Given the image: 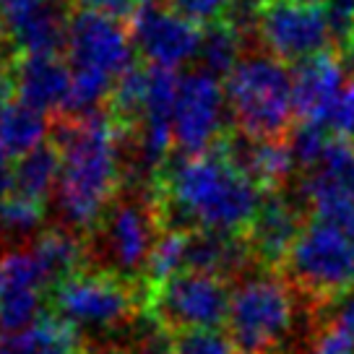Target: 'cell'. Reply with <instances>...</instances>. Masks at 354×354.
I'll list each match as a JSON object with an SVG mask.
<instances>
[{
	"instance_id": "f1b7e54d",
	"label": "cell",
	"mask_w": 354,
	"mask_h": 354,
	"mask_svg": "<svg viewBox=\"0 0 354 354\" xmlns=\"http://www.w3.org/2000/svg\"><path fill=\"white\" fill-rule=\"evenodd\" d=\"M165 3L177 16L188 19L196 26H211L216 21H224V13L230 6V0H165Z\"/></svg>"
},
{
	"instance_id": "30bf717a",
	"label": "cell",
	"mask_w": 354,
	"mask_h": 354,
	"mask_svg": "<svg viewBox=\"0 0 354 354\" xmlns=\"http://www.w3.org/2000/svg\"><path fill=\"white\" fill-rule=\"evenodd\" d=\"M219 78L203 68L180 76L175 100V149L180 156L211 151L230 133V104Z\"/></svg>"
},
{
	"instance_id": "5b68a950",
	"label": "cell",
	"mask_w": 354,
	"mask_h": 354,
	"mask_svg": "<svg viewBox=\"0 0 354 354\" xmlns=\"http://www.w3.org/2000/svg\"><path fill=\"white\" fill-rule=\"evenodd\" d=\"M277 271L313 315H323L336 308L354 284V240L331 224L313 219Z\"/></svg>"
},
{
	"instance_id": "44dd1931",
	"label": "cell",
	"mask_w": 354,
	"mask_h": 354,
	"mask_svg": "<svg viewBox=\"0 0 354 354\" xmlns=\"http://www.w3.org/2000/svg\"><path fill=\"white\" fill-rule=\"evenodd\" d=\"M245 39L227 21H216L203 29L198 50V68L216 78H227L243 60Z\"/></svg>"
},
{
	"instance_id": "ba28073f",
	"label": "cell",
	"mask_w": 354,
	"mask_h": 354,
	"mask_svg": "<svg viewBox=\"0 0 354 354\" xmlns=\"http://www.w3.org/2000/svg\"><path fill=\"white\" fill-rule=\"evenodd\" d=\"M297 292L274 268H261L232 289L227 331L240 354H277L297 321Z\"/></svg>"
},
{
	"instance_id": "603a6c76",
	"label": "cell",
	"mask_w": 354,
	"mask_h": 354,
	"mask_svg": "<svg viewBox=\"0 0 354 354\" xmlns=\"http://www.w3.org/2000/svg\"><path fill=\"white\" fill-rule=\"evenodd\" d=\"M44 221V203L42 201L26 198L16 193L0 206V240L3 243H19L32 237L42 230Z\"/></svg>"
},
{
	"instance_id": "5bb4252c",
	"label": "cell",
	"mask_w": 354,
	"mask_h": 354,
	"mask_svg": "<svg viewBox=\"0 0 354 354\" xmlns=\"http://www.w3.org/2000/svg\"><path fill=\"white\" fill-rule=\"evenodd\" d=\"M221 146L232 159V165L261 193L287 190L297 175V165L292 159L287 138H253L240 131H230Z\"/></svg>"
},
{
	"instance_id": "277c9868",
	"label": "cell",
	"mask_w": 354,
	"mask_h": 354,
	"mask_svg": "<svg viewBox=\"0 0 354 354\" xmlns=\"http://www.w3.org/2000/svg\"><path fill=\"white\" fill-rule=\"evenodd\" d=\"M167 232L154 190L122 188L84 234L86 268L110 271L128 281H144L146 263Z\"/></svg>"
},
{
	"instance_id": "f546056e",
	"label": "cell",
	"mask_w": 354,
	"mask_h": 354,
	"mask_svg": "<svg viewBox=\"0 0 354 354\" xmlns=\"http://www.w3.org/2000/svg\"><path fill=\"white\" fill-rule=\"evenodd\" d=\"M141 3L144 0H76V6H84V8H91V11L110 13V16L122 19V21H128Z\"/></svg>"
},
{
	"instance_id": "1f68e13d",
	"label": "cell",
	"mask_w": 354,
	"mask_h": 354,
	"mask_svg": "<svg viewBox=\"0 0 354 354\" xmlns=\"http://www.w3.org/2000/svg\"><path fill=\"white\" fill-rule=\"evenodd\" d=\"M11 196H16V165H11V159L0 156V206Z\"/></svg>"
},
{
	"instance_id": "8fae6325",
	"label": "cell",
	"mask_w": 354,
	"mask_h": 354,
	"mask_svg": "<svg viewBox=\"0 0 354 354\" xmlns=\"http://www.w3.org/2000/svg\"><path fill=\"white\" fill-rule=\"evenodd\" d=\"M258 47L281 63H305L310 57L331 53V32L318 6L295 0H268L258 21Z\"/></svg>"
},
{
	"instance_id": "d590c367",
	"label": "cell",
	"mask_w": 354,
	"mask_h": 354,
	"mask_svg": "<svg viewBox=\"0 0 354 354\" xmlns=\"http://www.w3.org/2000/svg\"><path fill=\"white\" fill-rule=\"evenodd\" d=\"M84 344H76V346H57V349H50V352H44V354H86L84 352Z\"/></svg>"
},
{
	"instance_id": "8992f818",
	"label": "cell",
	"mask_w": 354,
	"mask_h": 354,
	"mask_svg": "<svg viewBox=\"0 0 354 354\" xmlns=\"http://www.w3.org/2000/svg\"><path fill=\"white\" fill-rule=\"evenodd\" d=\"M232 122L253 138H287L295 115L292 71L287 63L253 47L224 84Z\"/></svg>"
},
{
	"instance_id": "4dcf8cb0",
	"label": "cell",
	"mask_w": 354,
	"mask_h": 354,
	"mask_svg": "<svg viewBox=\"0 0 354 354\" xmlns=\"http://www.w3.org/2000/svg\"><path fill=\"white\" fill-rule=\"evenodd\" d=\"M13 55H3L0 53V107L8 104L11 94H16L13 88Z\"/></svg>"
},
{
	"instance_id": "7a4b0ae2",
	"label": "cell",
	"mask_w": 354,
	"mask_h": 354,
	"mask_svg": "<svg viewBox=\"0 0 354 354\" xmlns=\"http://www.w3.org/2000/svg\"><path fill=\"white\" fill-rule=\"evenodd\" d=\"M221 141L206 154L169 159L159 172L154 196L167 230L245 234L250 227L263 193L232 165Z\"/></svg>"
},
{
	"instance_id": "9a60e30c",
	"label": "cell",
	"mask_w": 354,
	"mask_h": 354,
	"mask_svg": "<svg viewBox=\"0 0 354 354\" xmlns=\"http://www.w3.org/2000/svg\"><path fill=\"white\" fill-rule=\"evenodd\" d=\"M71 8L73 3L66 0H39L19 11L0 13V19L19 55H63Z\"/></svg>"
},
{
	"instance_id": "e575fe53",
	"label": "cell",
	"mask_w": 354,
	"mask_h": 354,
	"mask_svg": "<svg viewBox=\"0 0 354 354\" xmlns=\"http://www.w3.org/2000/svg\"><path fill=\"white\" fill-rule=\"evenodd\" d=\"M39 0H0V13H11L19 11V8H26V6H34Z\"/></svg>"
},
{
	"instance_id": "52a82bcc",
	"label": "cell",
	"mask_w": 354,
	"mask_h": 354,
	"mask_svg": "<svg viewBox=\"0 0 354 354\" xmlns=\"http://www.w3.org/2000/svg\"><path fill=\"white\" fill-rule=\"evenodd\" d=\"M151 289L144 281H128V279L100 271V268H84L66 279L63 284L47 292V302L57 318L71 323L78 333H112L131 326L146 310Z\"/></svg>"
},
{
	"instance_id": "9c48e42d",
	"label": "cell",
	"mask_w": 354,
	"mask_h": 354,
	"mask_svg": "<svg viewBox=\"0 0 354 354\" xmlns=\"http://www.w3.org/2000/svg\"><path fill=\"white\" fill-rule=\"evenodd\" d=\"M232 284L203 271H180L151 289L146 310L172 333L219 328L227 323Z\"/></svg>"
},
{
	"instance_id": "4fadbf2b",
	"label": "cell",
	"mask_w": 354,
	"mask_h": 354,
	"mask_svg": "<svg viewBox=\"0 0 354 354\" xmlns=\"http://www.w3.org/2000/svg\"><path fill=\"white\" fill-rule=\"evenodd\" d=\"M308 209L302 201L289 198L287 190H277V193H263L261 206L255 211L250 227L245 230L248 245L258 263L263 268H274L277 271L281 261L287 258L289 248L295 245L299 232L308 224Z\"/></svg>"
},
{
	"instance_id": "484cf974",
	"label": "cell",
	"mask_w": 354,
	"mask_h": 354,
	"mask_svg": "<svg viewBox=\"0 0 354 354\" xmlns=\"http://www.w3.org/2000/svg\"><path fill=\"white\" fill-rule=\"evenodd\" d=\"M169 354H240L230 333L219 328H198V331H180L172 339Z\"/></svg>"
},
{
	"instance_id": "f35d334b",
	"label": "cell",
	"mask_w": 354,
	"mask_h": 354,
	"mask_svg": "<svg viewBox=\"0 0 354 354\" xmlns=\"http://www.w3.org/2000/svg\"><path fill=\"white\" fill-rule=\"evenodd\" d=\"M0 287H3V279H0Z\"/></svg>"
},
{
	"instance_id": "83f0119b",
	"label": "cell",
	"mask_w": 354,
	"mask_h": 354,
	"mask_svg": "<svg viewBox=\"0 0 354 354\" xmlns=\"http://www.w3.org/2000/svg\"><path fill=\"white\" fill-rule=\"evenodd\" d=\"M323 16L331 32L333 50L344 53L354 42V0H326Z\"/></svg>"
},
{
	"instance_id": "e0dca14e",
	"label": "cell",
	"mask_w": 354,
	"mask_h": 354,
	"mask_svg": "<svg viewBox=\"0 0 354 354\" xmlns=\"http://www.w3.org/2000/svg\"><path fill=\"white\" fill-rule=\"evenodd\" d=\"M344 76L346 71L336 50L299 63L292 71V100H295V115L299 120L321 122L346 84Z\"/></svg>"
},
{
	"instance_id": "d6a6232c",
	"label": "cell",
	"mask_w": 354,
	"mask_h": 354,
	"mask_svg": "<svg viewBox=\"0 0 354 354\" xmlns=\"http://www.w3.org/2000/svg\"><path fill=\"white\" fill-rule=\"evenodd\" d=\"M86 354H136L131 349V344L115 342V339H97V342L84 344Z\"/></svg>"
},
{
	"instance_id": "836d02e7",
	"label": "cell",
	"mask_w": 354,
	"mask_h": 354,
	"mask_svg": "<svg viewBox=\"0 0 354 354\" xmlns=\"http://www.w3.org/2000/svg\"><path fill=\"white\" fill-rule=\"evenodd\" d=\"M336 308H339V313H336V315H339L342 321H346L354 328V284H352V289L346 292V297H344Z\"/></svg>"
},
{
	"instance_id": "6da1fadb",
	"label": "cell",
	"mask_w": 354,
	"mask_h": 354,
	"mask_svg": "<svg viewBox=\"0 0 354 354\" xmlns=\"http://www.w3.org/2000/svg\"><path fill=\"white\" fill-rule=\"evenodd\" d=\"M50 141L63 159L55 188L63 227L86 234L125 185L122 131L104 107L86 115H55Z\"/></svg>"
},
{
	"instance_id": "cb8c5ba5",
	"label": "cell",
	"mask_w": 354,
	"mask_h": 354,
	"mask_svg": "<svg viewBox=\"0 0 354 354\" xmlns=\"http://www.w3.org/2000/svg\"><path fill=\"white\" fill-rule=\"evenodd\" d=\"M44 292L39 289H0V331L16 333L32 328L42 318Z\"/></svg>"
},
{
	"instance_id": "d6986e66",
	"label": "cell",
	"mask_w": 354,
	"mask_h": 354,
	"mask_svg": "<svg viewBox=\"0 0 354 354\" xmlns=\"http://www.w3.org/2000/svg\"><path fill=\"white\" fill-rule=\"evenodd\" d=\"M53 120L47 112L34 110L21 100L8 102L0 107V156L21 159L32 149L50 138Z\"/></svg>"
},
{
	"instance_id": "4316f807",
	"label": "cell",
	"mask_w": 354,
	"mask_h": 354,
	"mask_svg": "<svg viewBox=\"0 0 354 354\" xmlns=\"http://www.w3.org/2000/svg\"><path fill=\"white\" fill-rule=\"evenodd\" d=\"M321 122L331 131L333 138L354 141V76H349V81L342 86Z\"/></svg>"
},
{
	"instance_id": "ac0fdd59",
	"label": "cell",
	"mask_w": 354,
	"mask_h": 354,
	"mask_svg": "<svg viewBox=\"0 0 354 354\" xmlns=\"http://www.w3.org/2000/svg\"><path fill=\"white\" fill-rule=\"evenodd\" d=\"M29 248H32L39 268H42L47 292L86 268L84 234L73 232L68 227H47L34 237Z\"/></svg>"
},
{
	"instance_id": "2e32d148",
	"label": "cell",
	"mask_w": 354,
	"mask_h": 354,
	"mask_svg": "<svg viewBox=\"0 0 354 354\" xmlns=\"http://www.w3.org/2000/svg\"><path fill=\"white\" fill-rule=\"evenodd\" d=\"M71 66L63 55H16L13 88L16 97L34 110L60 112L71 91Z\"/></svg>"
},
{
	"instance_id": "d4e9b609",
	"label": "cell",
	"mask_w": 354,
	"mask_h": 354,
	"mask_svg": "<svg viewBox=\"0 0 354 354\" xmlns=\"http://www.w3.org/2000/svg\"><path fill=\"white\" fill-rule=\"evenodd\" d=\"M308 354H354V328L339 315H315V331L308 342Z\"/></svg>"
},
{
	"instance_id": "74e56055",
	"label": "cell",
	"mask_w": 354,
	"mask_h": 354,
	"mask_svg": "<svg viewBox=\"0 0 354 354\" xmlns=\"http://www.w3.org/2000/svg\"><path fill=\"white\" fill-rule=\"evenodd\" d=\"M295 3H302V6H323L326 0H295Z\"/></svg>"
},
{
	"instance_id": "7402d4cb",
	"label": "cell",
	"mask_w": 354,
	"mask_h": 354,
	"mask_svg": "<svg viewBox=\"0 0 354 354\" xmlns=\"http://www.w3.org/2000/svg\"><path fill=\"white\" fill-rule=\"evenodd\" d=\"M331 141H333L331 131L318 120H299L289 128L287 144L299 175L313 172L315 167L321 165L323 154H326V149H328Z\"/></svg>"
},
{
	"instance_id": "7c38bea8",
	"label": "cell",
	"mask_w": 354,
	"mask_h": 354,
	"mask_svg": "<svg viewBox=\"0 0 354 354\" xmlns=\"http://www.w3.org/2000/svg\"><path fill=\"white\" fill-rule=\"evenodd\" d=\"M136 53L149 66L180 68L198 57L203 29L177 16L165 0H144L128 19Z\"/></svg>"
},
{
	"instance_id": "8d00e7d4",
	"label": "cell",
	"mask_w": 354,
	"mask_h": 354,
	"mask_svg": "<svg viewBox=\"0 0 354 354\" xmlns=\"http://www.w3.org/2000/svg\"><path fill=\"white\" fill-rule=\"evenodd\" d=\"M8 42V34H6V26H3V19H0V47Z\"/></svg>"
},
{
	"instance_id": "ffe728a7",
	"label": "cell",
	"mask_w": 354,
	"mask_h": 354,
	"mask_svg": "<svg viewBox=\"0 0 354 354\" xmlns=\"http://www.w3.org/2000/svg\"><path fill=\"white\" fill-rule=\"evenodd\" d=\"M60 165H63L60 149L53 141H44L37 149H32L16 162V193L44 203L50 198V193L57 188Z\"/></svg>"
},
{
	"instance_id": "3957f363",
	"label": "cell",
	"mask_w": 354,
	"mask_h": 354,
	"mask_svg": "<svg viewBox=\"0 0 354 354\" xmlns=\"http://www.w3.org/2000/svg\"><path fill=\"white\" fill-rule=\"evenodd\" d=\"M63 57L71 66V91L57 115H86L107 104L115 81L136 66V44L128 21L110 13L73 6L68 16Z\"/></svg>"
}]
</instances>
